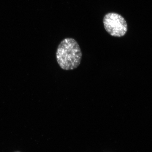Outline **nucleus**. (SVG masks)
Masks as SVG:
<instances>
[{
  "label": "nucleus",
  "mask_w": 152,
  "mask_h": 152,
  "mask_svg": "<svg viewBox=\"0 0 152 152\" xmlns=\"http://www.w3.org/2000/svg\"><path fill=\"white\" fill-rule=\"evenodd\" d=\"M82 56L80 47L73 38H65L61 42L57 48V62L60 67L65 71H71L78 67Z\"/></svg>",
  "instance_id": "f257e3e1"
},
{
  "label": "nucleus",
  "mask_w": 152,
  "mask_h": 152,
  "mask_svg": "<svg viewBox=\"0 0 152 152\" xmlns=\"http://www.w3.org/2000/svg\"><path fill=\"white\" fill-rule=\"evenodd\" d=\"M104 26L110 35L115 37L124 36L128 31V25L123 17L117 13H108L103 19Z\"/></svg>",
  "instance_id": "f03ea898"
},
{
  "label": "nucleus",
  "mask_w": 152,
  "mask_h": 152,
  "mask_svg": "<svg viewBox=\"0 0 152 152\" xmlns=\"http://www.w3.org/2000/svg\"><path fill=\"white\" fill-rule=\"evenodd\" d=\"M19 152V151H16V152Z\"/></svg>",
  "instance_id": "7ed1b4c3"
}]
</instances>
